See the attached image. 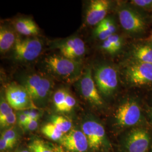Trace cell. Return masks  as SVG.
I'll use <instances>...</instances> for the list:
<instances>
[{"label": "cell", "mask_w": 152, "mask_h": 152, "mask_svg": "<svg viewBox=\"0 0 152 152\" xmlns=\"http://www.w3.org/2000/svg\"><path fill=\"white\" fill-rule=\"evenodd\" d=\"M67 92L64 89H59L55 92L53 96V102L57 111L63 112V107Z\"/></svg>", "instance_id": "22"}, {"label": "cell", "mask_w": 152, "mask_h": 152, "mask_svg": "<svg viewBox=\"0 0 152 152\" xmlns=\"http://www.w3.org/2000/svg\"><path fill=\"white\" fill-rule=\"evenodd\" d=\"M16 38L14 32L9 28L1 26L0 28V51L5 53L14 48Z\"/></svg>", "instance_id": "18"}, {"label": "cell", "mask_w": 152, "mask_h": 152, "mask_svg": "<svg viewBox=\"0 0 152 152\" xmlns=\"http://www.w3.org/2000/svg\"><path fill=\"white\" fill-rule=\"evenodd\" d=\"M22 112L27 116L29 120H38L41 115V113L38 110V109H31Z\"/></svg>", "instance_id": "28"}, {"label": "cell", "mask_w": 152, "mask_h": 152, "mask_svg": "<svg viewBox=\"0 0 152 152\" xmlns=\"http://www.w3.org/2000/svg\"><path fill=\"white\" fill-rule=\"evenodd\" d=\"M6 100L12 108L18 111L38 109L29 94L22 85H11L6 88Z\"/></svg>", "instance_id": "6"}, {"label": "cell", "mask_w": 152, "mask_h": 152, "mask_svg": "<svg viewBox=\"0 0 152 152\" xmlns=\"http://www.w3.org/2000/svg\"><path fill=\"white\" fill-rule=\"evenodd\" d=\"M80 88L82 96L88 102L96 107H102L104 101L93 79L91 69L88 68L82 76Z\"/></svg>", "instance_id": "11"}, {"label": "cell", "mask_w": 152, "mask_h": 152, "mask_svg": "<svg viewBox=\"0 0 152 152\" xmlns=\"http://www.w3.org/2000/svg\"></svg>", "instance_id": "37"}, {"label": "cell", "mask_w": 152, "mask_h": 152, "mask_svg": "<svg viewBox=\"0 0 152 152\" xmlns=\"http://www.w3.org/2000/svg\"><path fill=\"white\" fill-rule=\"evenodd\" d=\"M147 113L149 120L152 124V107H148L147 109Z\"/></svg>", "instance_id": "33"}, {"label": "cell", "mask_w": 152, "mask_h": 152, "mask_svg": "<svg viewBox=\"0 0 152 152\" xmlns=\"http://www.w3.org/2000/svg\"><path fill=\"white\" fill-rule=\"evenodd\" d=\"M15 146L13 144L11 143L10 141H7L4 139H0V151L1 152H4L8 149L12 148Z\"/></svg>", "instance_id": "32"}, {"label": "cell", "mask_w": 152, "mask_h": 152, "mask_svg": "<svg viewBox=\"0 0 152 152\" xmlns=\"http://www.w3.org/2000/svg\"><path fill=\"white\" fill-rule=\"evenodd\" d=\"M41 132L44 135L54 141L60 140L64 135L51 122L44 125L41 128Z\"/></svg>", "instance_id": "21"}, {"label": "cell", "mask_w": 152, "mask_h": 152, "mask_svg": "<svg viewBox=\"0 0 152 152\" xmlns=\"http://www.w3.org/2000/svg\"><path fill=\"white\" fill-rule=\"evenodd\" d=\"M112 34L116 32V27L114 21L110 18H106L99 23Z\"/></svg>", "instance_id": "26"}, {"label": "cell", "mask_w": 152, "mask_h": 152, "mask_svg": "<svg viewBox=\"0 0 152 152\" xmlns=\"http://www.w3.org/2000/svg\"><path fill=\"white\" fill-rule=\"evenodd\" d=\"M30 152H60L55 147L39 139H34L28 145Z\"/></svg>", "instance_id": "19"}, {"label": "cell", "mask_w": 152, "mask_h": 152, "mask_svg": "<svg viewBox=\"0 0 152 152\" xmlns=\"http://www.w3.org/2000/svg\"><path fill=\"white\" fill-rule=\"evenodd\" d=\"M126 78L133 86H143L152 83V64L132 60L126 69Z\"/></svg>", "instance_id": "8"}, {"label": "cell", "mask_w": 152, "mask_h": 152, "mask_svg": "<svg viewBox=\"0 0 152 152\" xmlns=\"http://www.w3.org/2000/svg\"><path fill=\"white\" fill-rule=\"evenodd\" d=\"M38 120H30L28 121L27 124L23 128L27 131H33L36 130L38 126Z\"/></svg>", "instance_id": "31"}, {"label": "cell", "mask_w": 152, "mask_h": 152, "mask_svg": "<svg viewBox=\"0 0 152 152\" xmlns=\"http://www.w3.org/2000/svg\"><path fill=\"white\" fill-rule=\"evenodd\" d=\"M1 138L4 139L7 141H10L14 145H15L19 139V135L16 132V130L12 127L4 130L1 133Z\"/></svg>", "instance_id": "23"}, {"label": "cell", "mask_w": 152, "mask_h": 152, "mask_svg": "<svg viewBox=\"0 0 152 152\" xmlns=\"http://www.w3.org/2000/svg\"><path fill=\"white\" fill-rule=\"evenodd\" d=\"M131 3L137 7L145 9L152 6V0H134L131 1Z\"/></svg>", "instance_id": "29"}, {"label": "cell", "mask_w": 152, "mask_h": 152, "mask_svg": "<svg viewBox=\"0 0 152 152\" xmlns=\"http://www.w3.org/2000/svg\"><path fill=\"white\" fill-rule=\"evenodd\" d=\"M58 48L63 56L75 60L85 53L86 46L81 38L74 37L66 39L60 44Z\"/></svg>", "instance_id": "14"}, {"label": "cell", "mask_w": 152, "mask_h": 152, "mask_svg": "<svg viewBox=\"0 0 152 152\" xmlns=\"http://www.w3.org/2000/svg\"><path fill=\"white\" fill-rule=\"evenodd\" d=\"M149 40H150L151 42H152V34H151V36H150V37H149Z\"/></svg>", "instance_id": "35"}, {"label": "cell", "mask_w": 152, "mask_h": 152, "mask_svg": "<svg viewBox=\"0 0 152 152\" xmlns=\"http://www.w3.org/2000/svg\"><path fill=\"white\" fill-rule=\"evenodd\" d=\"M76 104V100L75 98L69 93L67 92L63 107V112H70L75 107Z\"/></svg>", "instance_id": "25"}, {"label": "cell", "mask_w": 152, "mask_h": 152, "mask_svg": "<svg viewBox=\"0 0 152 152\" xmlns=\"http://www.w3.org/2000/svg\"><path fill=\"white\" fill-rule=\"evenodd\" d=\"M109 8L110 2L107 0H92L86 12V23L91 26L98 25L106 18Z\"/></svg>", "instance_id": "13"}, {"label": "cell", "mask_w": 152, "mask_h": 152, "mask_svg": "<svg viewBox=\"0 0 152 152\" xmlns=\"http://www.w3.org/2000/svg\"><path fill=\"white\" fill-rule=\"evenodd\" d=\"M151 152H152V151H151Z\"/></svg>", "instance_id": "36"}, {"label": "cell", "mask_w": 152, "mask_h": 152, "mask_svg": "<svg viewBox=\"0 0 152 152\" xmlns=\"http://www.w3.org/2000/svg\"><path fill=\"white\" fill-rule=\"evenodd\" d=\"M121 26L132 34H140L145 30L146 23L141 14L132 8L124 7L118 11Z\"/></svg>", "instance_id": "10"}, {"label": "cell", "mask_w": 152, "mask_h": 152, "mask_svg": "<svg viewBox=\"0 0 152 152\" xmlns=\"http://www.w3.org/2000/svg\"><path fill=\"white\" fill-rule=\"evenodd\" d=\"M133 60L152 64V42L151 41L135 45L131 51Z\"/></svg>", "instance_id": "16"}, {"label": "cell", "mask_w": 152, "mask_h": 152, "mask_svg": "<svg viewBox=\"0 0 152 152\" xmlns=\"http://www.w3.org/2000/svg\"><path fill=\"white\" fill-rule=\"evenodd\" d=\"M45 61L50 70L64 78L73 80L81 72L80 63L64 56L51 55L47 58Z\"/></svg>", "instance_id": "3"}, {"label": "cell", "mask_w": 152, "mask_h": 152, "mask_svg": "<svg viewBox=\"0 0 152 152\" xmlns=\"http://www.w3.org/2000/svg\"><path fill=\"white\" fill-rule=\"evenodd\" d=\"M81 130L87 137L89 148L93 151L102 150L108 144L103 126L97 121L87 120L82 123Z\"/></svg>", "instance_id": "4"}, {"label": "cell", "mask_w": 152, "mask_h": 152, "mask_svg": "<svg viewBox=\"0 0 152 152\" xmlns=\"http://www.w3.org/2000/svg\"><path fill=\"white\" fill-rule=\"evenodd\" d=\"M53 82L46 76L33 74L24 79L22 86L29 94L34 103H43L53 88Z\"/></svg>", "instance_id": "2"}, {"label": "cell", "mask_w": 152, "mask_h": 152, "mask_svg": "<svg viewBox=\"0 0 152 152\" xmlns=\"http://www.w3.org/2000/svg\"><path fill=\"white\" fill-rule=\"evenodd\" d=\"M30 152L29 151L28 149H22V150H20V151H16V152Z\"/></svg>", "instance_id": "34"}, {"label": "cell", "mask_w": 152, "mask_h": 152, "mask_svg": "<svg viewBox=\"0 0 152 152\" xmlns=\"http://www.w3.org/2000/svg\"><path fill=\"white\" fill-rule=\"evenodd\" d=\"M94 81L99 92L105 96L112 94L118 86L117 71L110 65H102L95 71Z\"/></svg>", "instance_id": "5"}, {"label": "cell", "mask_w": 152, "mask_h": 152, "mask_svg": "<svg viewBox=\"0 0 152 152\" xmlns=\"http://www.w3.org/2000/svg\"><path fill=\"white\" fill-rule=\"evenodd\" d=\"M17 122V115L14 109L7 102L6 98L1 96L0 102V126L1 129H7L12 127Z\"/></svg>", "instance_id": "15"}, {"label": "cell", "mask_w": 152, "mask_h": 152, "mask_svg": "<svg viewBox=\"0 0 152 152\" xmlns=\"http://www.w3.org/2000/svg\"><path fill=\"white\" fill-rule=\"evenodd\" d=\"M61 145L69 152H86L89 148L87 137L82 130L72 129L60 139Z\"/></svg>", "instance_id": "12"}, {"label": "cell", "mask_w": 152, "mask_h": 152, "mask_svg": "<svg viewBox=\"0 0 152 152\" xmlns=\"http://www.w3.org/2000/svg\"><path fill=\"white\" fill-rule=\"evenodd\" d=\"M42 48V42L38 38H18L14 46V56L20 61H32L41 54Z\"/></svg>", "instance_id": "7"}, {"label": "cell", "mask_w": 152, "mask_h": 152, "mask_svg": "<svg viewBox=\"0 0 152 152\" xmlns=\"http://www.w3.org/2000/svg\"><path fill=\"white\" fill-rule=\"evenodd\" d=\"M151 142L150 133L142 127H136L126 135L124 140L126 152H147Z\"/></svg>", "instance_id": "9"}, {"label": "cell", "mask_w": 152, "mask_h": 152, "mask_svg": "<svg viewBox=\"0 0 152 152\" xmlns=\"http://www.w3.org/2000/svg\"><path fill=\"white\" fill-rule=\"evenodd\" d=\"M14 27L18 32L26 36L37 35L39 32L37 24L30 18H20L17 20Z\"/></svg>", "instance_id": "17"}, {"label": "cell", "mask_w": 152, "mask_h": 152, "mask_svg": "<svg viewBox=\"0 0 152 152\" xmlns=\"http://www.w3.org/2000/svg\"><path fill=\"white\" fill-rule=\"evenodd\" d=\"M95 35L100 40H102L103 41L113 34L108 31L101 24H99L97 25V27L95 28Z\"/></svg>", "instance_id": "24"}, {"label": "cell", "mask_w": 152, "mask_h": 152, "mask_svg": "<svg viewBox=\"0 0 152 152\" xmlns=\"http://www.w3.org/2000/svg\"><path fill=\"white\" fill-rule=\"evenodd\" d=\"M16 115H17V122L18 125L22 128H23L29 121L28 117L22 111H19Z\"/></svg>", "instance_id": "30"}, {"label": "cell", "mask_w": 152, "mask_h": 152, "mask_svg": "<svg viewBox=\"0 0 152 152\" xmlns=\"http://www.w3.org/2000/svg\"><path fill=\"white\" fill-rule=\"evenodd\" d=\"M108 39L113 45L115 53L118 52L120 49H121L122 46V39L120 36L115 33L111 36H110Z\"/></svg>", "instance_id": "27"}, {"label": "cell", "mask_w": 152, "mask_h": 152, "mask_svg": "<svg viewBox=\"0 0 152 152\" xmlns=\"http://www.w3.org/2000/svg\"><path fill=\"white\" fill-rule=\"evenodd\" d=\"M114 120L117 126L122 128L138 125L143 120L139 104L134 99L125 100L116 109Z\"/></svg>", "instance_id": "1"}, {"label": "cell", "mask_w": 152, "mask_h": 152, "mask_svg": "<svg viewBox=\"0 0 152 152\" xmlns=\"http://www.w3.org/2000/svg\"><path fill=\"white\" fill-rule=\"evenodd\" d=\"M51 123L64 135L72 130V123L70 120L61 115H55L51 118Z\"/></svg>", "instance_id": "20"}]
</instances>
